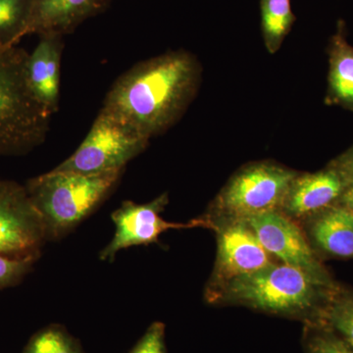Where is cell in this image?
I'll return each mask as SVG.
<instances>
[{"label":"cell","instance_id":"7","mask_svg":"<svg viewBox=\"0 0 353 353\" xmlns=\"http://www.w3.org/2000/svg\"><path fill=\"white\" fill-rule=\"evenodd\" d=\"M243 222L254 232L265 250L275 255L282 263L305 272L316 282L328 289L338 288L309 245L303 231L284 212L264 213Z\"/></svg>","mask_w":353,"mask_h":353},{"label":"cell","instance_id":"3","mask_svg":"<svg viewBox=\"0 0 353 353\" xmlns=\"http://www.w3.org/2000/svg\"><path fill=\"white\" fill-rule=\"evenodd\" d=\"M336 289L320 285L296 267L273 263L229 283L221 290V297L274 314L303 316L307 324H315Z\"/></svg>","mask_w":353,"mask_h":353},{"label":"cell","instance_id":"23","mask_svg":"<svg viewBox=\"0 0 353 353\" xmlns=\"http://www.w3.org/2000/svg\"><path fill=\"white\" fill-rule=\"evenodd\" d=\"M334 168L345 176L348 182L353 181V145L350 146L345 152L341 153L340 157L334 158L330 162Z\"/></svg>","mask_w":353,"mask_h":353},{"label":"cell","instance_id":"14","mask_svg":"<svg viewBox=\"0 0 353 353\" xmlns=\"http://www.w3.org/2000/svg\"><path fill=\"white\" fill-rule=\"evenodd\" d=\"M327 52L329 72L325 104L353 113V46L348 41L347 23L343 19L336 22Z\"/></svg>","mask_w":353,"mask_h":353},{"label":"cell","instance_id":"10","mask_svg":"<svg viewBox=\"0 0 353 353\" xmlns=\"http://www.w3.org/2000/svg\"><path fill=\"white\" fill-rule=\"evenodd\" d=\"M273 264L271 254L243 221H232L218 236L213 287L221 290L236 279L248 277Z\"/></svg>","mask_w":353,"mask_h":353},{"label":"cell","instance_id":"11","mask_svg":"<svg viewBox=\"0 0 353 353\" xmlns=\"http://www.w3.org/2000/svg\"><path fill=\"white\" fill-rule=\"evenodd\" d=\"M348 181L333 165L314 173H299L290 185L282 212L290 218H309L339 203Z\"/></svg>","mask_w":353,"mask_h":353},{"label":"cell","instance_id":"13","mask_svg":"<svg viewBox=\"0 0 353 353\" xmlns=\"http://www.w3.org/2000/svg\"><path fill=\"white\" fill-rule=\"evenodd\" d=\"M111 2L112 0H32L26 36L71 34L85 21L104 12Z\"/></svg>","mask_w":353,"mask_h":353},{"label":"cell","instance_id":"15","mask_svg":"<svg viewBox=\"0 0 353 353\" xmlns=\"http://www.w3.org/2000/svg\"><path fill=\"white\" fill-rule=\"evenodd\" d=\"M310 236L316 248L336 259H353V213L340 203L311 216Z\"/></svg>","mask_w":353,"mask_h":353},{"label":"cell","instance_id":"6","mask_svg":"<svg viewBox=\"0 0 353 353\" xmlns=\"http://www.w3.org/2000/svg\"><path fill=\"white\" fill-rule=\"evenodd\" d=\"M148 145L150 139L101 109L81 145L54 169L88 175L125 170Z\"/></svg>","mask_w":353,"mask_h":353},{"label":"cell","instance_id":"1","mask_svg":"<svg viewBox=\"0 0 353 353\" xmlns=\"http://www.w3.org/2000/svg\"><path fill=\"white\" fill-rule=\"evenodd\" d=\"M201 81L202 66L196 55L185 50L169 51L118 77L101 109L150 141L180 121Z\"/></svg>","mask_w":353,"mask_h":353},{"label":"cell","instance_id":"2","mask_svg":"<svg viewBox=\"0 0 353 353\" xmlns=\"http://www.w3.org/2000/svg\"><path fill=\"white\" fill-rule=\"evenodd\" d=\"M125 170L88 175L51 170L31 179L28 194L41 216L48 240L61 238L109 196Z\"/></svg>","mask_w":353,"mask_h":353},{"label":"cell","instance_id":"20","mask_svg":"<svg viewBox=\"0 0 353 353\" xmlns=\"http://www.w3.org/2000/svg\"><path fill=\"white\" fill-rule=\"evenodd\" d=\"M304 350L305 353H353V347L325 325L307 324Z\"/></svg>","mask_w":353,"mask_h":353},{"label":"cell","instance_id":"9","mask_svg":"<svg viewBox=\"0 0 353 353\" xmlns=\"http://www.w3.org/2000/svg\"><path fill=\"white\" fill-rule=\"evenodd\" d=\"M167 194L145 204L124 201L111 218L115 224V234L110 243L101 253L103 261H113L120 250L132 246L155 243L160 234L169 230L192 229L204 227L215 229L216 225L208 217L190 221V223L167 222L160 213L168 204Z\"/></svg>","mask_w":353,"mask_h":353},{"label":"cell","instance_id":"16","mask_svg":"<svg viewBox=\"0 0 353 353\" xmlns=\"http://www.w3.org/2000/svg\"><path fill=\"white\" fill-rule=\"evenodd\" d=\"M260 13L265 48L270 54H275L296 20L292 0H260Z\"/></svg>","mask_w":353,"mask_h":353},{"label":"cell","instance_id":"5","mask_svg":"<svg viewBox=\"0 0 353 353\" xmlns=\"http://www.w3.org/2000/svg\"><path fill=\"white\" fill-rule=\"evenodd\" d=\"M299 172L271 161L245 165L228 181L211 205V216L245 221L281 211Z\"/></svg>","mask_w":353,"mask_h":353},{"label":"cell","instance_id":"8","mask_svg":"<svg viewBox=\"0 0 353 353\" xmlns=\"http://www.w3.org/2000/svg\"><path fill=\"white\" fill-rule=\"evenodd\" d=\"M46 228L26 187L0 180V254L39 259Z\"/></svg>","mask_w":353,"mask_h":353},{"label":"cell","instance_id":"24","mask_svg":"<svg viewBox=\"0 0 353 353\" xmlns=\"http://www.w3.org/2000/svg\"><path fill=\"white\" fill-rule=\"evenodd\" d=\"M339 203L353 213V181L348 183Z\"/></svg>","mask_w":353,"mask_h":353},{"label":"cell","instance_id":"21","mask_svg":"<svg viewBox=\"0 0 353 353\" xmlns=\"http://www.w3.org/2000/svg\"><path fill=\"white\" fill-rule=\"evenodd\" d=\"M34 257L0 254V289L18 284L31 270Z\"/></svg>","mask_w":353,"mask_h":353},{"label":"cell","instance_id":"19","mask_svg":"<svg viewBox=\"0 0 353 353\" xmlns=\"http://www.w3.org/2000/svg\"><path fill=\"white\" fill-rule=\"evenodd\" d=\"M23 353H83V350L66 330L51 325L34 334Z\"/></svg>","mask_w":353,"mask_h":353},{"label":"cell","instance_id":"12","mask_svg":"<svg viewBox=\"0 0 353 353\" xmlns=\"http://www.w3.org/2000/svg\"><path fill=\"white\" fill-rule=\"evenodd\" d=\"M64 36L44 34L39 36L36 48L26 62V81L32 94L51 115L59 108L60 73Z\"/></svg>","mask_w":353,"mask_h":353},{"label":"cell","instance_id":"22","mask_svg":"<svg viewBox=\"0 0 353 353\" xmlns=\"http://www.w3.org/2000/svg\"><path fill=\"white\" fill-rule=\"evenodd\" d=\"M130 353H167L163 323H152Z\"/></svg>","mask_w":353,"mask_h":353},{"label":"cell","instance_id":"18","mask_svg":"<svg viewBox=\"0 0 353 353\" xmlns=\"http://www.w3.org/2000/svg\"><path fill=\"white\" fill-rule=\"evenodd\" d=\"M32 0H0V48L17 46L26 36Z\"/></svg>","mask_w":353,"mask_h":353},{"label":"cell","instance_id":"17","mask_svg":"<svg viewBox=\"0 0 353 353\" xmlns=\"http://www.w3.org/2000/svg\"><path fill=\"white\" fill-rule=\"evenodd\" d=\"M315 324H322L333 330L353 347V292L338 288L320 313Z\"/></svg>","mask_w":353,"mask_h":353},{"label":"cell","instance_id":"4","mask_svg":"<svg viewBox=\"0 0 353 353\" xmlns=\"http://www.w3.org/2000/svg\"><path fill=\"white\" fill-rule=\"evenodd\" d=\"M29 53L0 48V155L21 157L43 145L51 114L39 103L26 81Z\"/></svg>","mask_w":353,"mask_h":353}]
</instances>
